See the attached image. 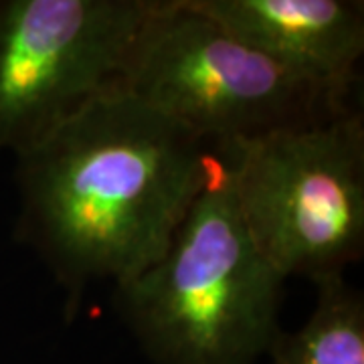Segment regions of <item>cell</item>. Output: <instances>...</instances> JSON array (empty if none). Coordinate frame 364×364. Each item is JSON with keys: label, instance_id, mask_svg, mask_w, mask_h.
I'll use <instances>...</instances> for the list:
<instances>
[{"label": "cell", "instance_id": "cell-7", "mask_svg": "<svg viewBox=\"0 0 364 364\" xmlns=\"http://www.w3.org/2000/svg\"><path fill=\"white\" fill-rule=\"evenodd\" d=\"M316 286L310 320L296 332L279 330L269 346L273 364H364V299L346 284L330 277Z\"/></svg>", "mask_w": 364, "mask_h": 364}, {"label": "cell", "instance_id": "cell-4", "mask_svg": "<svg viewBox=\"0 0 364 364\" xmlns=\"http://www.w3.org/2000/svg\"><path fill=\"white\" fill-rule=\"evenodd\" d=\"M119 90L215 146L318 124L352 105V95L289 73L188 0L154 2Z\"/></svg>", "mask_w": 364, "mask_h": 364}, {"label": "cell", "instance_id": "cell-3", "mask_svg": "<svg viewBox=\"0 0 364 364\" xmlns=\"http://www.w3.org/2000/svg\"><path fill=\"white\" fill-rule=\"evenodd\" d=\"M249 239L273 272L312 284L364 253V117L350 105L324 122L217 144Z\"/></svg>", "mask_w": 364, "mask_h": 364}, {"label": "cell", "instance_id": "cell-6", "mask_svg": "<svg viewBox=\"0 0 364 364\" xmlns=\"http://www.w3.org/2000/svg\"><path fill=\"white\" fill-rule=\"evenodd\" d=\"M253 51L340 95H354L364 4L354 0H188Z\"/></svg>", "mask_w": 364, "mask_h": 364}, {"label": "cell", "instance_id": "cell-2", "mask_svg": "<svg viewBox=\"0 0 364 364\" xmlns=\"http://www.w3.org/2000/svg\"><path fill=\"white\" fill-rule=\"evenodd\" d=\"M205 191L160 259L116 287V308L156 364H253L279 332L284 277L249 239L229 164Z\"/></svg>", "mask_w": 364, "mask_h": 364}, {"label": "cell", "instance_id": "cell-1", "mask_svg": "<svg viewBox=\"0 0 364 364\" xmlns=\"http://www.w3.org/2000/svg\"><path fill=\"white\" fill-rule=\"evenodd\" d=\"M16 239L67 294L124 286L154 265L205 191L217 152L181 124L112 90L16 154Z\"/></svg>", "mask_w": 364, "mask_h": 364}, {"label": "cell", "instance_id": "cell-5", "mask_svg": "<svg viewBox=\"0 0 364 364\" xmlns=\"http://www.w3.org/2000/svg\"><path fill=\"white\" fill-rule=\"evenodd\" d=\"M156 0H0V150L14 156L107 91Z\"/></svg>", "mask_w": 364, "mask_h": 364}]
</instances>
